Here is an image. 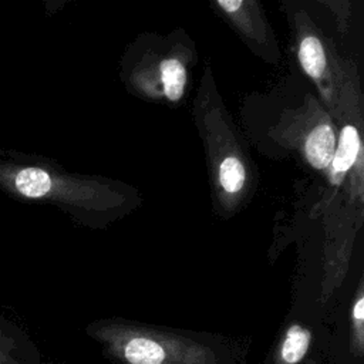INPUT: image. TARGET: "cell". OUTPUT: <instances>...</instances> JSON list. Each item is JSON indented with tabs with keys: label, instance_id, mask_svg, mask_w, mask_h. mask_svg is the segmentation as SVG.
<instances>
[{
	"label": "cell",
	"instance_id": "cell-7",
	"mask_svg": "<svg viewBox=\"0 0 364 364\" xmlns=\"http://www.w3.org/2000/svg\"><path fill=\"white\" fill-rule=\"evenodd\" d=\"M348 346L353 357L361 358L364 355V296L361 289L351 307Z\"/></svg>",
	"mask_w": 364,
	"mask_h": 364
},
{
	"label": "cell",
	"instance_id": "cell-6",
	"mask_svg": "<svg viewBox=\"0 0 364 364\" xmlns=\"http://www.w3.org/2000/svg\"><path fill=\"white\" fill-rule=\"evenodd\" d=\"M161 82L164 94L169 101H178L183 95L186 84V70L176 58H166L161 63Z\"/></svg>",
	"mask_w": 364,
	"mask_h": 364
},
{
	"label": "cell",
	"instance_id": "cell-9",
	"mask_svg": "<svg viewBox=\"0 0 364 364\" xmlns=\"http://www.w3.org/2000/svg\"><path fill=\"white\" fill-rule=\"evenodd\" d=\"M18 330L4 317L0 316V364H20L13 353L21 347Z\"/></svg>",
	"mask_w": 364,
	"mask_h": 364
},
{
	"label": "cell",
	"instance_id": "cell-1",
	"mask_svg": "<svg viewBox=\"0 0 364 364\" xmlns=\"http://www.w3.org/2000/svg\"><path fill=\"white\" fill-rule=\"evenodd\" d=\"M88 333L121 364H216L212 348L186 336L138 323L107 320Z\"/></svg>",
	"mask_w": 364,
	"mask_h": 364
},
{
	"label": "cell",
	"instance_id": "cell-4",
	"mask_svg": "<svg viewBox=\"0 0 364 364\" xmlns=\"http://www.w3.org/2000/svg\"><path fill=\"white\" fill-rule=\"evenodd\" d=\"M311 344V333L301 324H291L282 337L277 348V364H299Z\"/></svg>",
	"mask_w": 364,
	"mask_h": 364
},
{
	"label": "cell",
	"instance_id": "cell-8",
	"mask_svg": "<svg viewBox=\"0 0 364 364\" xmlns=\"http://www.w3.org/2000/svg\"><path fill=\"white\" fill-rule=\"evenodd\" d=\"M246 181L243 164L233 156L225 158L219 166V182L225 192L237 193L242 191Z\"/></svg>",
	"mask_w": 364,
	"mask_h": 364
},
{
	"label": "cell",
	"instance_id": "cell-5",
	"mask_svg": "<svg viewBox=\"0 0 364 364\" xmlns=\"http://www.w3.org/2000/svg\"><path fill=\"white\" fill-rule=\"evenodd\" d=\"M299 61L304 73L323 85L327 73V57L321 41L316 36H306L299 46Z\"/></svg>",
	"mask_w": 364,
	"mask_h": 364
},
{
	"label": "cell",
	"instance_id": "cell-10",
	"mask_svg": "<svg viewBox=\"0 0 364 364\" xmlns=\"http://www.w3.org/2000/svg\"><path fill=\"white\" fill-rule=\"evenodd\" d=\"M304 364H317V363H316L314 360H311V358H310V360H307Z\"/></svg>",
	"mask_w": 364,
	"mask_h": 364
},
{
	"label": "cell",
	"instance_id": "cell-2",
	"mask_svg": "<svg viewBox=\"0 0 364 364\" xmlns=\"http://www.w3.org/2000/svg\"><path fill=\"white\" fill-rule=\"evenodd\" d=\"M361 156V139L353 124L343 127L330 164V176L334 183H340L344 175Z\"/></svg>",
	"mask_w": 364,
	"mask_h": 364
},
{
	"label": "cell",
	"instance_id": "cell-3",
	"mask_svg": "<svg viewBox=\"0 0 364 364\" xmlns=\"http://www.w3.org/2000/svg\"><path fill=\"white\" fill-rule=\"evenodd\" d=\"M336 151V134L331 124H320L314 127L304 142V154L309 164L318 169H327Z\"/></svg>",
	"mask_w": 364,
	"mask_h": 364
}]
</instances>
